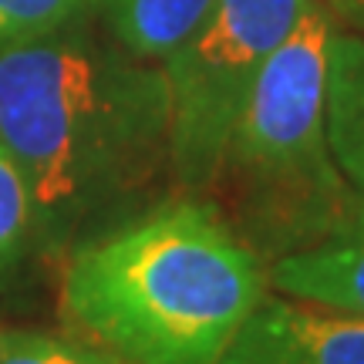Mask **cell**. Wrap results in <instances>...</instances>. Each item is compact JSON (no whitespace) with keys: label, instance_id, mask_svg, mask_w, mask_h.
<instances>
[{"label":"cell","instance_id":"obj_1","mask_svg":"<svg viewBox=\"0 0 364 364\" xmlns=\"http://www.w3.org/2000/svg\"><path fill=\"white\" fill-rule=\"evenodd\" d=\"M0 142L34 199V233L65 240L91 213L142 189L169 162V88L75 24L0 54Z\"/></svg>","mask_w":364,"mask_h":364},{"label":"cell","instance_id":"obj_2","mask_svg":"<svg viewBox=\"0 0 364 364\" xmlns=\"http://www.w3.org/2000/svg\"><path fill=\"white\" fill-rule=\"evenodd\" d=\"M267 263L209 203H169L71 257L78 334L125 364H213L267 294Z\"/></svg>","mask_w":364,"mask_h":364},{"label":"cell","instance_id":"obj_3","mask_svg":"<svg viewBox=\"0 0 364 364\" xmlns=\"http://www.w3.org/2000/svg\"><path fill=\"white\" fill-rule=\"evenodd\" d=\"M334 14L314 0L270 54L206 193L263 263L341 236L364 216L327 142V48Z\"/></svg>","mask_w":364,"mask_h":364},{"label":"cell","instance_id":"obj_4","mask_svg":"<svg viewBox=\"0 0 364 364\" xmlns=\"http://www.w3.org/2000/svg\"><path fill=\"white\" fill-rule=\"evenodd\" d=\"M311 4L213 0L203 24L162 61L169 88V166L189 193L209 189L263 65Z\"/></svg>","mask_w":364,"mask_h":364},{"label":"cell","instance_id":"obj_5","mask_svg":"<svg viewBox=\"0 0 364 364\" xmlns=\"http://www.w3.org/2000/svg\"><path fill=\"white\" fill-rule=\"evenodd\" d=\"M213 364H364V317L263 294Z\"/></svg>","mask_w":364,"mask_h":364},{"label":"cell","instance_id":"obj_6","mask_svg":"<svg viewBox=\"0 0 364 364\" xmlns=\"http://www.w3.org/2000/svg\"><path fill=\"white\" fill-rule=\"evenodd\" d=\"M267 280L277 294L364 317V216L341 236L273 260Z\"/></svg>","mask_w":364,"mask_h":364},{"label":"cell","instance_id":"obj_7","mask_svg":"<svg viewBox=\"0 0 364 364\" xmlns=\"http://www.w3.org/2000/svg\"><path fill=\"white\" fill-rule=\"evenodd\" d=\"M327 142L364 206V38L334 27L327 48Z\"/></svg>","mask_w":364,"mask_h":364},{"label":"cell","instance_id":"obj_8","mask_svg":"<svg viewBox=\"0 0 364 364\" xmlns=\"http://www.w3.org/2000/svg\"><path fill=\"white\" fill-rule=\"evenodd\" d=\"M213 0H95L105 31L122 51L162 65L203 24Z\"/></svg>","mask_w":364,"mask_h":364},{"label":"cell","instance_id":"obj_9","mask_svg":"<svg viewBox=\"0 0 364 364\" xmlns=\"http://www.w3.org/2000/svg\"><path fill=\"white\" fill-rule=\"evenodd\" d=\"M34 199L11 149L0 142V277L11 273L34 243Z\"/></svg>","mask_w":364,"mask_h":364},{"label":"cell","instance_id":"obj_10","mask_svg":"<svg viewBox=\"0 0 364 364\" xmlns=\"http://www.w3.org/2000/svg\"><path fill=\"white\" fill-rule=\"evenodd\" d=\"M95 11V0H0V54L48 38Z\"/></svg>","mask_w":364,"mask_h":364},{"label":"cell","instance_id":"obj_11","mask_svg":"<svg viewBox=\"0 0 364 364\" xmlns=\"http://www.w3.org/2000/svg\"><path fill=\"white\" fill-rule=\"evenodd\" d=\"M0 364H98L81 344L27 327H0Z\"/></svg>","mask_w":364,"mask_h":364},{"label":"cell","instance_id":"obj_12","mask_svg":"<svg viewBox=\"0 0 364 364\" xmlns=\"http://www.w3.org/2000/svg\"><path fill=\"white\" fill-rule=\"evenodd\" d=\"M324 4L334 14V21H341L348 31L364 38V0H324Z\"/></svg>","mask_w":364,"mask_h":364}]
</instances>
